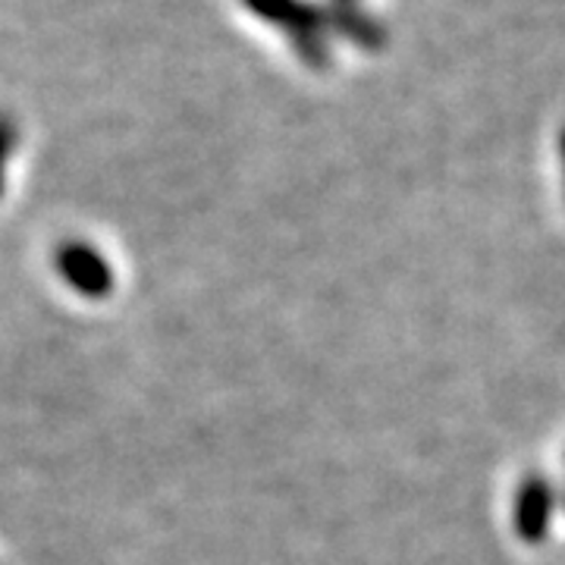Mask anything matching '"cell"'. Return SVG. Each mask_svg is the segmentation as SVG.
I'll return each mask as SVG.
<instances>
[{
    "mask_svg": "<svg viewBox=\"0 0 565 565\" xmlns=\"http://www.w3.org/2000/svg\"><path fill=\"white\" fill-rule=\"evenodd\" d=\"M553 509H556V490L544 475H527L525 481L515 490V503H512V527L525 544H541L553 522Z\"/></svg>",
    "mask_w": 565,
    "mask_h": 565,
    "instance_id": "6da1fadb",
    "label": "cell"
},
{
    "mask_svg": "<svg viewBox=\"0 0 565 565\" xmlns=\"http://www.w3.org/2000/svg\"><path fill=\"white\" fill-rule=\"evenodd\" d=\"M248 7H252L255 13L267 17V20L289 25V29L299 35V39H296L299 44H311V47H308V61H315L318 66L327 61L321 41L308 39V29H311V25L318 29V25H321V17H318V13H311L305 3H299V0H248Z\"/></svg>",
    "mask_w": 565,
    "mask_h": 565,
    "instance_id": "7a4b0ae2",
    "label": "cell"
},
{
    "mask_svg": "<svg viewBox=\"0 0 565 565\" xmlns=\"http://www.w3.org/2000/svg\"><path fill=\"white\" fill-rule=\"evenodd\" d=\"M61 270L66 274V280L73 282L79 292H88V296H102V292H107V286H110L107 264L92 248H82V245H70L63 252Z\"/></svg>",
    "mask_w": 565,
    "mask_h": 565,
    "instance_id": "3957f363",
    "label": "cell"
},
{
    "mask_svg": "<svg viewBox=\"0 0 565 565\" xmlns=\"http://www.w3.org/2000/svg\"><path fill=\"white\" fill-rule=\"evenodd\" d=\"M10 141H13V132H10V122L0 120V173H3V161H7Z\"/></svg>",
    "mask_w": 565,
    "mask_h": 565,
    "instance_id": "277c9868",
    "label": "cell"
},
{
    "mask_svg": "<svg viewBox=\"0 0 565 565\" xmlns=\"http://www.w3.org/2000/svg\"><path fill=\"white\" fill-rule=\"evenodd\" d=\"M559 161H563V177H565V126L559 129Z\"/></svg>",
    "mask_w": 565,
    "mask_h": 565,
    "instance_id": "5b68a950",
    "label": "cell"
}]
</instances>
